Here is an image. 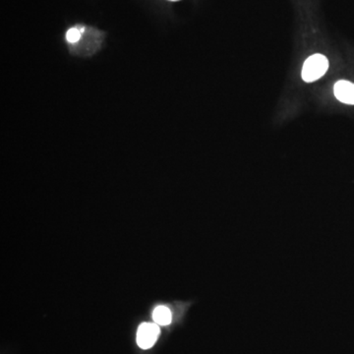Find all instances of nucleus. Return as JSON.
I'll return each instance as SVG.
<instances>
[{
  "label": "nucleus",
  "mask_w": 354,
  "mask_h": 354,
  "mask_svg": "<svg viewBox=\"0 0 354 354\" xmlns=\"http://www.w3.org/2000/svg\"><path fill=\"white\" fill-rule=\"evenodd\" d=\"M335 97L346 104H354V84L341 80L334 87Z\"/></svg>",
  "instance_id": "nucleus-3"
},
{
  "label": "nucleus",
  "mask_w": 354,
  "mask_h": 354,
  "mask_svg": "<svg viewBox=\"0 0 354 354\" xmlns=\"http://www.w3.org/2000/svg\"><path fill=\"white\" fill-rule=\"evenodd\" d=\"M153 319L158 325H169L172 321L171 310L165 305L156 307L153 312Z\"/></svg>",
  "instance_id": "nucleus-4"
},
{
  "label": "nucleus",
  "mask_w": 354,
  "mask_h": 354,
  "mask_svg": "<svg viewBox=\"0 0 354 354\" xmlns=\"http://www.w3.org/2000/svg\"><path fill=\"white\" fill-rule=\"evenodd\" d=\"M81 35H82V32H81L80 29H78V28H71L66 32L67 41L70 44H75L77 41H80Z\"/></svg>",
  "instance_id": "nucleus-5"
},
{
  "label": "nucleus",
  "mask_w": 354,
  "mask_h": 354,
  "mask_svg": "<svg viewBox=\"0 0 354 354\" xmlns=\"http://www.w3.org/2000/svg\"><path fill=\"white\" fill-rule=\"evenodd\" d=\"M169 1H178V0H169Z\"/></svg>",
  "instance_id": "nucleus-6"
},
{
  "label": "nucleus",
  "mask_w": 354,
  "mask_h": 354,
  "mask_svg": "<svg viewBox=\"0 0 354 354\" xmlns=\"http://www.w3.org/2000/svg\"><path fill=\"white\" fill-rule=\"evenodd\" d=\"M160 335L158 324L143 323L137 332V344L140 348L148 349L152 348Z\"/></svg>",
  "instance_id": "nucleus-2"
},
{
  "label": "nucleus",
  "mask_w": 354,
  "mask_h": 354,
  "mask_svg": "<svg viewBox=\"0 0 354 354\" xmlns=\"http://www.w3.org/2000/svg\"><path fill=\"white\" fill-rule=\"evenodd\" d=\"M329 69V60L325 55L316 53L307 58L302 68V79L307 83L315 82Z\"/></svg>",
  "instance_id": "nucleus-1"
}]
</instances>
